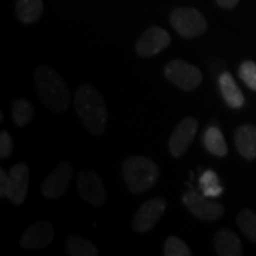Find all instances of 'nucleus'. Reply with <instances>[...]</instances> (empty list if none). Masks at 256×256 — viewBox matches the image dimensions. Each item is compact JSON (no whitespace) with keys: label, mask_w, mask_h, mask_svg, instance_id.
<instances>
[{"label":"nucleus","mask_w":256,"mask_h":256,"mask_svg":"<svg viewBox=\"0 0 256 256\" xmlns=\"http://www.w3.org/2000/svg\"><path fill=\"white\" fill-rule=\"evenodd\" d=\"M171 37L161 28H150L140 36L136 46V52L141 57H152L162 52L170 44Z\"/></svg>","instance_id":"11"},{"label":"nucleus","mask_w":256,"mask_h":256,"mask_svg":"<svg viewBox=\"0 0 256 256\" xmlns=\"http://www.w3.org/2000/svg\"><path fill=\"white\" fill-rule=\"evenodd\" d=\"M236 224L250 242L256 244V214L252 210H242L236 216Z\"/></svg>","instance_id":"22"},{"label":"nucleus","mask_w":256,"mask_h":256,"mask_svg":"<svg viewBox=\"0 0 256 256\" xmlns=\"http://www.w3.org/2000/svg\"><path fill=\"white\" fill-rule=\"evenodd\" d=\"M170 22L175 32L186 38L201 36L208 28L201 12L194 8H176L170 16Z\"/></svg>","instance_id":"4"},{"label":"nucleus","mask_w":256,"mask_h":256,"mask_svg":"<svg viewBox=\"0 0 256 256\" xmlns=\"http://www.w3.org/2000/svg\"><path fill=\"white\" fill-rule=\"evenodd\" d=\"M239 78L246 84L250 90L256 92V63L244 62L239 66Z\"/></svg>","instance_id":"24"},{"label":"nucleus","mask_w":256,"mask_h":256,"mask_svg":"<svg viewBox=\"0 0 256 256\" xmlns=\"http://www.w3.org/2000/svg\"><path fill=\"white\" fill-rule=\"evenodd\" d=\"M54 239L53 225L48 220H40L33 224L30 228L22 235L20 245L28 250H36L48 246Z\"/></svg>","instance_id":"12"},{"label":"nucleus","mask_w":256,"mask_h":256,"mask_svg":"<svg viewBox=\"0 0 256 256\" xmlns=\"http://www.w3.org/2000/svg\"><path fill=\"white\" fill-rule=\"evenodd\" d=\"M239 0H216L218 6H220L222 9H234L238 4Z\"/></svg>","instance_id":"27"},{"label":"nucleus","mask_w":256,"mask_h":256,"mask_svg":"<svg viewBox=\"0 0 256 256\" xmlns=\"http://www.w3.org/2000/svg\"><path fill=\"white\" fill-rule=\"evenodd\" d=\"M36 92L42 104L53 112H63L70 104V92L54 68L48 66H38L34 72Z\"/></svg>","instance_id":"2"},{"label":"nucleus","mask_w":256,"mask_h":256,"mask_svg":"<svg viewBox=\"0 0 256 256\" xmlns=\"http://www.w3.org/2000/svg\"><path fill=\"white\" fill-rule=\"evenodd\" d=\"M198 131V121L194 117H186L178 122V126L171 134L170 138V152L174 158H180L185 154L188 146H191L192 140Z\"/></svg>","instance_id":"10"},{"label":"nucleus","mask_w":256,"mask_h":256,"mask_svg":"<svg viewBox=\"0 0 256 256\" xmlns=\"http://www.w3.org/2000/svg\"><path fill=\"white\" fill-rule=\"evenodd\" d=\"M220 94L224 97L225 102L228 104L230 108H240L245 104V97L235 82L232 74L229 72H224L220 76Z\"/></svg>","instance_id":"16"},{"label":"nucleus","mask_w":256,"mask_h":256,"mask_svg":"<svg viewBox=\"0 0 256 256\" xmlns=\"http://www.w3.org/2000/svg\"><path fill=\"white\" fill-rule=\"evenodd\" d=\"M77 190L82 200L94 206H102L107 201V192L101 178L90 170H82L77 175Z\"/></svg>","instance_id":"7"},{"label":"nucleus","mask_w":256,"mask_h":256,"mask_svg":"<svg viewBox=\"0 0 256 256\" xmlns=\"http://www.w3.org/2000/svg\"><path fill=\"white\" fill-rule=\"evenodd\" d=\"M165 77L184 92H192L200 87L202 82V74L200 68L188 64L184 60H171L165 66Z\"/></svg>","instance_id":"5"},{"label":"nucleus","mask_w":256,"mask_h":256,"mask_svg":"<svg viewBox=\"0 0 256 256\" xmlns=\"http://www.w3.org/2000/svg\"><path fill=\"white\" fill-rule=\"evenodd\" d=\"M204 146L212 156H225L228 154V146L225 142L224 134L220 132L218 127L210 126L206 128V131L204 134Z\"/></svg>","instance_id":"19"},{"label":"nucleus","mask_w":256,"mask_h":256,"mask_svg":"<svg viewBox=\"0 0 256 256\" xmlns=\"http://www.w3.org/2000/svg\"><path fill=\"white\" fill-rule=\"evenodd\" d=\"M34 117V110L33 106L24 98H18L13 102L12 107V118L16 122L18 127H26L32 122V120Z\"/></svg>","instance_id":"20"},{"label":"nucleus","mask_w":256,"mask_h":256,"mask_svg":"<svg viewBox=\"0 0 256 256\" xmlns=\"http://www.w3.org/2000/svg\"><path fill=\"white\" fill-rule=\"evenodd\" d=\"M235 144L236 150L245 160L256 158V127L255 126H240L235 131Z\"/></svg>","instance_id":"14"},{"label":"nucleus","mask_w":256,"mask_h":256,"mask_svg":"<svg viewBox=\"0 0 256 256\" xmlns=\"http://www.w3.org/2000/svg\"><path fill=\"white\" fill-rule=\"evenodd\" d=\"M214 245L220 256H240L242 255V244L239 236L229 230V229H220L216 232L214 238Z\"/></svg>","instance_id":"15"},{"label":"nucleus","mask_w":256,"mask_h":256,"mask_svg":"<svg viewBox=\"0 0 256 256\" xmlns=\"http://www.w3.org/2000/svg\"><path fill=\"white\" fill-rule=\"evenodd\" d=\"M12 151H13V141L12 137L9 136V132L6 131H2L0 134V158H9L12 156Z\"/></svg>","instance_id":"25"},{"label":"nucleus","mask_w":256,"mask_h":256,"mask_svg":"<svg viewBox=\"0 0 256 256\" xmlns=\"http://www.w3.org/2000/svg\"><path fill=\"white\" fill-rule=\"evenodd\" d=\"M10 190V180L9 172H6L4 170H0V196L4 198L9 195Z\"/></svg>","instance_id":"26"},{"label":"nucleus","mask_w":256,"mask_h":256,"mask_svg":"<svg viewBox=\"0 0 256 256\" xmlns=\"http://www.w3.org/2000/svg\"><path fill=\"white\" fill-rule=\"evenodd\" d=\"M164 255L165 256H190L191 250L190 248L184 244L182 240L176 236H170L165 240L164 245Z\"/></svg>","instance_id":"23"},{"label":"nucleus","mask_w":256,"mask_h":256,"mask_svg":"<svg viewBox=\"0 0 256 256\" xmlns=\"http://www.w3.org/2000/svg\"><path fill=\"white\" fill-rule=\"evenodd\" d=\"M200 190L204 195L210 198H218L224 192V186L220 185V176L215 171L206 170L200 178Z\"/></svg>","instance_id":"21"},{"label":"nucleus","mask_w":256,"mask_h":256,"mask_svg":"<svg viewBox=\"0 0 256 256\" xmlns=\"http://www.w3.org/2000/svg\"><path fill=\"white\" fill-rule=\"evenodd\" d=\"M73 165L68 161H63L56 166L54 170L47 175L42 185V194L44 198L54 200L62 196L67 191L68 185L73 180Z\"/></svg>","instance_id":"8"},{"label":"nucleus","mask_w":256,"mask_h":256,"mask_svg":"<svg viewBox=\"0 0 256 256\" xmlns=\"http://www.w3.org/2000/svg\"><path fill=\"white\" fill-rule=\"evenodd\" d=\"M166 208V202L164 198H152L146 201L136 212L132 220V228L138 234L146 232L156 226V224L162 216Z\"/></svg>","instance_id":"9"},{"label":"nucleus","mask_w":256,"mask_h":256,"mask_svg":"<svg viewBox=\"0 0 256 256\" xmlns=\"http://www.w3.org/2000/svg\"><path fill=\"white\" fill-rule=\"evenodd\" d=\"M28 166L23 162L16 164L9 171V180H10V190L8 198L13 205H22L28 190Z\"/></svg>","instance_id":"13"},{"label":"nucleus","mask_w":256,"mask_h":256,"mask_svg":"<svg viewBox=\"0 0 256 256\" xmlns=\"http://www.w3.org/2000/svg\"><path fill=\"white\" fill-rule=\"evenodd\" d=\"M74 107L82 126L92 136L104 134L108 121V111L100 92L94 86L82 84L77 88L74 96Z\"/></svg>","instance_id":"1"},{"label":"nucleus","mask_w":256,"mask_h":256,"mask_svg":"<svg viewBox=\"0 0 256 256\" xmlns=\"http://www.w3.org/2000/svg\"><path fill=\"white\" fill-rule=\"evenodd\" d=\"M182 202L184 205L191 210L194 216H196L201 220H206V222L218 220L225 214V208L220 204L212 201V198L204 195L202 192L198 194V192L190 191L184 194Z\"/></svg>","instance_id":"6"},{"label":"nucleus","mask_w":256,"mask_h":256,"mask_svg":"<svg viewBox=\"0 0 256 256\" xmlns=\"http://www.w3.org/2000/svg\"><path fill=\"white\" fill-rule=\"evenodd\" d=\"M156 164L142 156H132L122 164V176L131 194H142L156 185L158 180Z\"/></svg>","instance_id":"3"},{"label":"nucleus","mask_w":256,"mask_h":256,"mask_svg":"<svg viewBox=\"0 0 256 256\" xmlns=\"http://www.w3.org/2000/svg\"><path fill=\"white\" fill-rule=\"evenodd\" d=\"M64 249L70 256H97L98 249L88 239L78 235H68L64 240Z\"/></svg>","instance_id":"18"},{"label":"nucleus","mask_w":256,"mask_h":256,"mask_svg":"<svg viewBox=\"0 0 256 256\" xmlns=\"http://www.w3.org/2000/svg\"><path fill=\"white\" fill-rule=\"evenodd\" d=\"M43 14V0H16V16L24 24H32Z\"/></svg>","instance_id":"17"}]
</instances>
